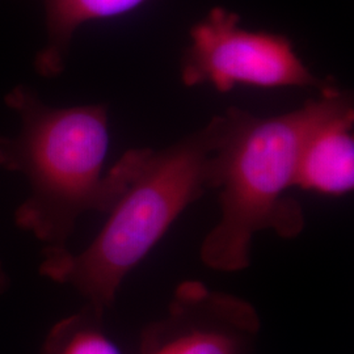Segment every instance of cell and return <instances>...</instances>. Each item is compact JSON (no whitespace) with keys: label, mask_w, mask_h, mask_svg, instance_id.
I'll return each mask as SVG.
<instances>
[{"label":"cell","mask_w":354,"mask_h":354,"mask_svg":"<svg viewBox=\"0 0 354 354\" xmlns=\"http://www.w3.org/2000/svg\"><path fill=\"white\" fill-rule=\"evenodd\" d=\"M6 104L20 117L21 129L12 138L0 137V168L24 175L30 185L15 223L48 251L68 250L77 219L89 212L108 214L121 192L118 167L104 174L108 106L53 108L26 86L15 87Z\"/></svg>","instance_id":"cell-3"},{"label":"cell","mask_w":354,"mask_h":354,"mask_svg":"<svg viewBox=\"0 0 354 354\" xmlns=\"http://www.w3.org/2000/svg\"><path fill=\"white\" fill-rule=\"evenodd\" d=\"M222 114L165 149H130L117 162L121 192L97 236L79 253L48 251L44 277L74 288L87 304L112 307L124 279L192 203L214 190L213 159Z\"/></svg>","instance_id":"cell-2"},{"label":"cell","mask_w":354,"mask_h":354,"mask_svg":"<svg viewBox=\"0 0 354 354\" xmlns=\"http://www.w3.org/2000/svg\"><path fill=\"white\" fill-rule=\"evenodd\" d=\"M104 311L86 304L51 328L44 354H122L102 328Z\"/></svg>","instance_id":"cell-8"},{"label":"cell","mask_w":354,"mask_h":354,"mask_svg":"<svg viewBox=\"0 0 354 354\" xmlns=\"http://www.w3.org/2000/svg\"><path fill=\"white\" fill-rule=\"evenodd\" d=\"M8 286H10V279L7 276V272L4 270V268H3L1 263H0V294L3 291L7 290Z\"/></svg>","instance_id":"cell-9"},{"label":"cell","mask_w":354,"mask_h":354,"mask_svg":"<svg viewBox=\"0 0 354 354\" xmlns=\"http://www.w3.org/2000/svg\"><path fill=\"white\" fill-rule=\"evenodd\" d=\"M149 0H44L48 38L35 66L39 75L64 73L70 45L79 26L131 12Z\"/></svg>","instance_id":"cell-7"},{"label":"cell","mask_w":354,"mask_h":354,"mask_svg":"<svg viewBox=\"0 0 354 354\" xmlns=\"http://www.w3.org/2000/svg\"><path fill=\"white\" fill-rule=\"evenodd\" d=\"M354 104L348 102L310 134L301 152L295 188L342 197L354 189Z\"/></svg>","instance_id":"cell-6"},{"label":"cell","mask_w":354,"mask_h":354,"mask_svg":"<svg viewBox=\"0 0 354 354\" xmlns=\"http://www.w3.org/2000/svg\"><path fill=\"white\" fill-rule=\"evenodd\" d=\"M241 16L214 7L190 28L180 79L185 87L210 86L227 93L239 86L256 88L336 87L315 75L298 55L290 38L241 26Z\"/></svg>","instance_id":"cell-4"},{"label":"cell","mask_w":354,"mask_h":354,"mask_svg":"<svg viewBox=\"0 0 354 354\" xmlns=\"http://www.w3.org/2000/svg\"><path fill=\"white\" fill-rule=\"evenodd\" d=\"M261 328L248 301L184 281L165 317L140 333V354H252Z\"/></svg>","instance_id":"cell-5"},{"label":"cell","mask_w":354,"mask_h":354,"mask_svg":"<svg viewBox=\"0 0 354 354\" xmlns=\"http://www.w3.org/2000/svg\"><path fill=\"white\" fill-rule=\"evenodd\" d=\"M352 93L333 87L286 113L261 117L228 108L213 159L221 218L201 244L203 264L235 273L251 266L256 234L272 230L295 238L304 227L295 188L301 152L310 134L348 102Z\"/></svg>","instance_id":"cell-1"}]
</instances>
